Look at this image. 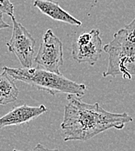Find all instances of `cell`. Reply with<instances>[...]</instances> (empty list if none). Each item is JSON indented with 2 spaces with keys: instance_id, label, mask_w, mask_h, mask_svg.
<instances>
[{
  "instance_id": "1",
  "label": "cell",
  "mask_w": 135,
  "mask_h": 151,
  "mask_svg": "<svg viewBox=\"0 0 135 151\" xmlns=\"http://www.w3.org/2000/svg\"><path fill=\"white\" fill-rule=\"evenodd\" d=\"M61 128L64 141H88L107 129H122L133 121L127 113H113L104 109L98 103H84L75 95H68Z\"/></svg>"
},
{
  "instance_id": "2",
  "label": "cell",
  "mask_w": 135,
  "mask_h": 151,
  "mask_svg": "<svg viewBox=\"0 0 135 151\" xmlns=\"http://www.w3.org/2000/svg\"><path fill=\"white\" fill-rule=\"evenodd\" d=\"M135 19L114 35V39L103 47L108 54V64L103 76L132 80L135 74Z\"/></svg>"
},
{
  "instance_id": "3",
  "label": "cell",
  "mask_w": 135,
  "mask_h": 151,
  "mask_svg": "<svg viewBox=\"0 0 135 151\" xmlns=\"http://www.w3.org/2000/svg\"><path fill=\"white\" fill-rule=\"evenodd\" d=\"M4 70L14 80L30 84L39 91L56 94H70L81 97L87 91V86L83 83H77L65 77L62 74L49 71L41 68H10L4 66Z\"/></svg>"
},
{
  "instance_id": "4",
  "label": "cell",
  "mask_w": 135,
  "mask_h": 151,
  "mask_svg": "<svg viewBox=\"0 0 135 151\" xmlns=\"http://www.w3.org/2000/svg\"><path fill=\"white\" fill-rule=\"evenodd\" d=\"M11 20L13 24L12 35L10 41L7 43L8 50L15 54L24 68L32 67L36 45V39L29 30L16 20L14 16L11 17Z\"/></svg>"
},
{
  "instance_id": "5",
  "label": "cell",
  "mask_w": 135,
  "mask_h": 151,
  "mask_svg": "<svg viewBox=\"0 0 135 151\" xmlns=\"http://www.w3.org/2000/svg\"><path fill=\"white\" fill-rule=\"evenodd\" d=\"M34 62L49 71L60 72L61 66L63 65L62 43L51 29L47 30L44 33Z\"/></svg>"
},
{
  "instance_id": "6",
  "label": "cell",
  "mask_w": 135,
  "mask_h": 151,
  "mask_svg": "<svg viewBox=\"0 0 135 151\" xmlns=\"http://www.w3.org/2000/svg\"><path fill=\"white\" fill-rule=\"evenodd\" d=\"M102 40L100 36V30L94 29V34L89 42L84 44L72 45V58L78 63H86L94 65L101 56Z\"/></svg>"
},
{
  "instance_id": "7",
  "label": "cell",
  "mask_w": 135,
  "mask_h": 151,
  "mask_svg": "<svg viewBox=\"0 0 135 151\" xmlns=\"http://www.w3.org/2000/svg\"><path fill=\"white\" fill-rule=\"evenodd\" d=\"M47 111L44 105L29 106L27 104L15 107L6 115L0 117V129L9 126L21 125L40 116Z\"/></svg>"
},
{
  "instance_id": "8",
  "label": "cell",
  "mask_w": 135,
  "mask_h": 151,
  "mask_svg": "<svg viewBox=\"0 0 135 151\" xmlns=\"http://www.w3.org/2000/svg\"><path fill=\"white\" fill-rule=\"evenodd\" d=\"M33 6L37 8L44 14L49 17L53 20L63 22L71 25L81 26V22L76 19L68 12L63 10L59 4L54 0H35Z\"/></svg>"
},
{
  "instance_id": "9",
  "label": "cell",
  "mask_w": 135,
  "mask_h": 151,
  "mask_svg": "<svg viewBox=\"0 0 135 151\" xmlns=\"http://www.w3.org/2000/svg\"><path fill=\"white\" fill-rule=\"evenodd\" d=\"M18 93L14 79L3 70L0 73V104L6 105L16 102L18 98Z\"/></svg>"
},
{
  "instance_id": "10",
  "label": "cell",
  "mask_w": 135,
  "mask_h": 151,
  "mask_svg": "<svg viewBox=\"0 0 135 151\" xmlns=\"http://www.w3.org/2000/svg\"><path fill=\"white\" fill-rule=\"evenodd\" d=\"M0 12L11 17L14 16V5L11 0H0Z\"/></svg>"
},
{
  "instance_id": "11",
  "label": "cell",
  "mask_w": 135,
  "mask_h": 151,
  "mask_svg": "<svg viewBox=\"0 0 135 151\" xmlns=\"http://www.w3.org/2000/svg\"><path fill=\"white\" fill-rule=\"evenodd\" d=\"M13 151H21L17 150H14ZM28 151H60L58 149H49V148H46L45 146H44L43 144L41 143H38L37 145H36V147H34L31 150Z\"/></svg>"
},
{
  "instance_id": "12",
  "label": "cell",
  "mask_w": 135,
  "mask_h": 151,
  "mask_svg": "<svg viewBox=\"0 0 135 151\" xmlns=\"http://www.w3.org/2000/svg\"><path fill=\"white\" fill-rule=\"evenodd\" d=\"M10 27H11L10 24L4 21V19H3V13L0 12V30L7 29V28H10Z\"/></svg>"
}]
</instances>
